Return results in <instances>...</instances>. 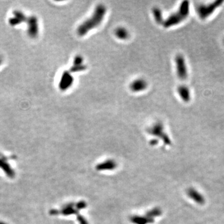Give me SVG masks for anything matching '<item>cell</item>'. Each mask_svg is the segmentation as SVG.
Segmentation results:
<instances>
[{
  "instance_id": "12",
  "label": "cell",
  "mask_w": 224,
  "mask_h": 224,
  "mask_svg": "<svg viewBox=\"0 0 224 224\" xmlns=\"http://www.w3.org/2000/svg\"><path fill=\"white\" fill-rule=\"evenodd\" d=\"M2 59L1 56H0V66H1V64L2 63Z\"/></svg>"
},
{
  "instance_id": "9",
  "label": "cell",
  "mask_w": 224,
  "mask_h": 224,
  "mask_svg": "<svg viewBox=\"0 0 224 224\" xmlns=\"http://www.w3.org/2000/svg\"><path fill=\"white\" fill-rule=\"evenodd\" d=\"M26 20L25 15L21 12L16 11L14 12V16L9 19V24L12 26H16L19 23L24 21Z\"/></svg>"
},
{
  "instance_id": "2",
  "label": "cell",
  "mask_w": 224,
  "mask_h": 224,
  "mask_svg": "<svg viewBox=\"0 0 224 224\" xmlns=\"http://www.w3.org/2000/svg\"><path fill=\"white\" fill-rule=\"evenodd\" d=\"M189 5L188 1H183L181 4L178 10L172 14L165 21H164V27H170L171 26H176L185 20L188 16L189 12Z\"/></svg>"
},
{
  "instance_id": "3",
  "label": "cell",
  "mask_w": 224,
  "mask_h": 224,
  "mask_svg": "<svg viewBox=\"0 0 224 224\" xmlns=\"http://www.w3.org/2000/svg\"><path fill=\"white\" fill-rule=\"evenodd\" d=\"M222 3V1H217L208 4H200L197 8V14L201 19H206L211 16Z\"/></svg>"
},
{
  "instance_id": "7",
  "label": "cell",
  "mask_w": 224,
  "mask_h": 224,
  "mask_svg": "<svg viewBox=\"0 0 224 224\" xmlns=\"http://www.w3.org/2000/svg\"><path fill=\"white\" fill-rule=\"evenodd\" d=\"M148 83L146 80L143 78L137 79L131 85V88L134 92H141L147 88Z\"/></svg>"
},
{
  "instance_id": "11",
  "label": "cell",
  "mask_w": 224,
  "mask_h": 224,
  "mask_svg": "<svg viewBox=\"0 0 224 224\" xmlns=\"http://www.w3.org/2000/svg\"><path fill=\"white\" fill-rule=\"evenodd\" d=\"M152 13L155 19V21L158 23V24H161L163 22L162 20V12L161 11L159 8L158 7H154L152 9Z\"/></svg>"
},
{
  "instance_id": "4",
  "label": "cell",
  "mask_w": 224,
  "mask_h": 224,
  "mask_svg": "<svg viewBox=\"0 0 224 224\" xmlns=\"http://www.w3.org/2000/svg\"><path fill=\"white\" fill-rule=\"evenodd\" d=\"M176 72L177 77L182 80L187 77V69L184 57L181 54H178L175 58Z\"/></svg>"
},
{
  "instance_id": "5",
  "label": "cell",
  "mask_w": 224,
  "mask_h": 224,
  "mask_svg": "<svg viewBox=\"0 0 224 224\" xmlns=\"http://www.w3.org/2000/svg\"><path fill=\"white\" fill-rule=\"evenodd\" d=\"M177 91L179 96L183 102L187 103L191 100V91L187 86L184 85H180L177 87Z\"/></svg>"
},
{
  "instance_id": "13",
  "label": "cell",
  "mask_w": 224,
  "mask_h": 224,
  "mask_svg": "<svg viewBox=\"0 0 224 224\" xmlns=\"http://www.w3.org/2000/svg\"><path fill=\"white\" fill-rule=\"evenodd\" d=\"M0 224H7L6 222H2V221H0Z\"/></svg>"
},
{
  "instance_id": "6",
  "label": "cell",
  "mask_w": 224,
  "mask_h": 224,
  "mask_svg": "<svg viewBox=\"0 0 224 224\" xmlns=\"http://www.w3.org/2000/svg\"><path fill=\"white\" fill-rule=\"evenodd\" d=\"M38 32L37 21L36 17L32 16L28 19V33L31 37H35Z\"/></svg>"
},
{
  "instance_id": "10",
  "label": "cell",
  "mask_w": 224,
  "mask_h": 224,
  "mask_svg": "<svg viewBox=\"0 0 224 224\" xmlns=\"http://www.w3.org/2000/svg\"><path fill=\"white\" fill-rule=\"evenodd\" d=\"M115 34L117 37L120 39H126L128 37V31L123 27H119L116 29Z\"/></svg>"
},
{
  "instance_id": "1",
  "label": "cell",
  "mask_w": 224,
  "mask_h": 224,
  "mask_svg": "<svg viewBox=\"0 0 224 224\" xmlns=\"http://www.w3.org/2000/svg\"><path fill=\"white\" fill-rule=\"evenodd\" d=\"M106 9L103 5L98 6L94 12L92 17L84 22L78 28V33L80 36L86 34L88 31H90L93 27L97 26L102 22L104 14H105Z\"/></svg>"
},
{
  "instance_id": "8",
  "label": "cell",
  "mask_w": 224,
  "mask_h": 224,
  "mask_svg": "<svg viewBox=\"0 0 224 224\" xmlns=\"http://www.w3.org/2000/svg\"><path fill=\"white\" fill-rule=\"evenodd\" d=\"M73 82V78L71 74L67 72H64L61 78V82L59 83V87L61 89L64 90L67 89L69 87L71 86V84Z\"/></svg>"
}]
</instances>
